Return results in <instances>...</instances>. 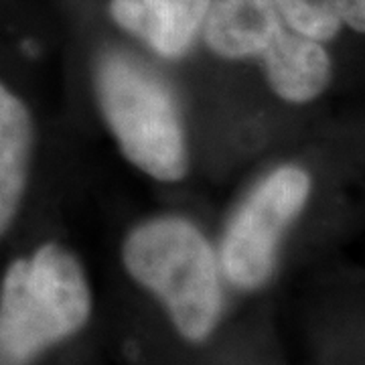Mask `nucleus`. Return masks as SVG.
Returning a JSON list of instances; mask_svg holds the SVG:
<instances>
[{"label": "nucleus", "mask_w": 365, "mask_h": 365, "mask_svg": "<svg viewBox=\"0 0 365 365\" xmlns=\"http://www.w3.org/2000/svg\"><path fill=\"white\" fill-rule=\"evenodd\" d=\"M93 83L102 116L124 157L157 181H181L189 155L169 86L124 53H106L96 66Z\"/></svg>", "instance_id": "obj_3"}, {"label": "nucleus", "mask_w": 365, "mask_h": 365, "mask_svg": "<svg viewBox=\"0 0 365 365\" xmlns=\"http://www.w3.org/2000/svg\"><path fill=\"white\" fill-rule=\"evenodd\" d=\"M211 0H110V16L148 49L179 59L201 35Z\"/></svg>", "instance_id": "obj_6"}, {"label": "nucleus", "mask_w": 365, "mask_h": 365, "mask_svg": "<svg viewBox=\"0 0 365 365\" xmlns=\"http://www.w3.org/2000/svg\"><path fill=\"white\" fill-rule=\"evenodd\" d=\"M91 294L79 260L59 244L14 260L0 284V365H31L88 323Z\"/></svg>", "instance_id": "obj_2"}, {"label": "nucleus", "mask_w": 365, "mask_h": 365, "mask_svg": "<svg viewBox=\"0 0 365 365\" xmlns=\"http://www.w3.org/2000/svg\"><path fill=\"white\" fill-rule=\"evenodd\" d=\"M288 25L314 41L335 39L343 26L365 33V0H274Z\"/></svg>", "instance_id": "obj_8"}, {"label": "nucleus", "mask_w": 365, "mask_h": 365, "mask_svg": "<svg viewBox=\"0 0 365 365\" xmlns=\"http://www.w3.org/2000/svg\"><path fill=\"white\" fill-rule=\"evenodd\" d=\"M122 260L132 278L157 297L185 339L203 341L223 309L222 266L195 223L155 217L124 240Z\"/></svg>", "instance_id": "obj_1"}, {"label": "nucleus", "mask_w": 365, "mask_h": 365, "mask_svg": "<svg viewBox=\"0 0 365 365\" xmlns=\"http://www.w3.org/2000/svg\"><path fill=\"white\" fill-rule=\"evenodd\" d=\"M35 124L25 102L0 81V237L9 232L26 191Z\"/></svg>", "instance_id": "obj_7"}, {"label": "nucleus", "mask_w": 365, "mask_h": 365, "mask_svg": "<svg viewBox=\"0 0 365 365\" xmlns=\"http://www.w3.org/2000/svg\"><path fill=\"white\" fill-rule=\"evenodd\" d=\"M294 29L274 0H211L203 23V41L223 59L268 61Z\"/></svg>", "instance_id": "obj_5"}, {"label": "nucleus", "mask_w": 365, "mask_h": 365, "mask_svg": "<svg viewBox=\"0 0 365 365\" xmlns=\"http://www.w3.org/2000/svg\"><path fill=\"white\" fill-rule=\"evenodd\" d=\"M311 177L300 167H280L260 181L230 220L220 266L242 290L262 287L276 266L282 235L311 195Z\"/></svg>", "instance_id": "obj_4"}]
</instances>
